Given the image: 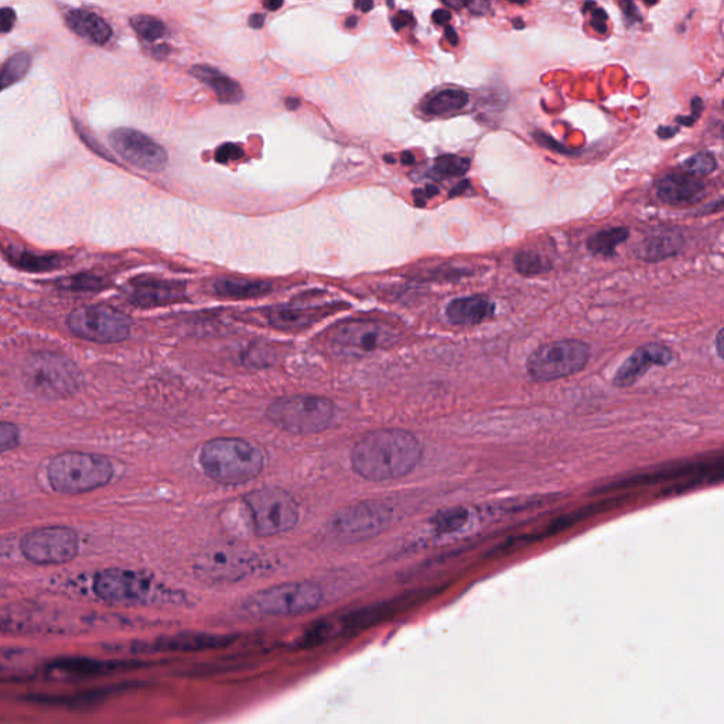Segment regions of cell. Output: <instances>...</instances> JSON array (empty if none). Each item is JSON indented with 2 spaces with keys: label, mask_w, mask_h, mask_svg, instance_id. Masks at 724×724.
Returning a JSON list of instances; mask_svg holds the SVG:
<instances>
[{
  "label": "cell",
  "mask_w": 724,
  "mask_h": 724,
  "mask_svg": "<svg viewBox=\"0 0 724 724\" xmlns=\"http://www.w3.org/2000/svg\"><path fill=\"white\" fill-rule=\"evenodd\" d=\"M423 458L421 440L403 429H378L361 437L351 450L352 470L366 482L407 477Z\"/></svg>",
  "instance_id": "cell-1"
},
{
  "label": "cell",
  "mask_w": 724,
  "mask_h": 724,
  "mask_svg": "<svg viewBox=\"0 0 724 724\" xmlns=\"http://www.w3.org/2000/svg\"><path fill=\"white\" fill-rule=\"evenodd\" d=\"M199 462L207 477L223 486H242L261 476L265 454L239 437H217L201 448Z\"/></svg>",
  "instance_id": "cell-2"
},
{
  "label": "cell",
  "mask_w": 724,
  "mask_h": 724,
  "mask_svg": "<svg viewBox=\"0 0 724 724\" xmlns=\"http://www.w3.org/2000/svg\"><path fill=\"white\" fill-rule=\"evenodd\" d=\"M22 374L26 388L47 401L72 397L83 385L82 370L72 359L58 352L30 355L23 364Z\"/></svg>",
  "instance_id": "cell-3"
},
{
  "label": "cell",
  "mask_w": 724,
  "mask_h": 724,
  "mask_svg": "<svg viewBox=\"0 0 724 724\" xmlns=\"http://www.w3.org/2000/svg\"><path fill=\"white\" fill-rule=\"evenodd\" d=\"M114 476V467L105 455L67 451L47 465L51 488L60 494L77 496L107 486Z\"/></svg>",
  "instance_id": "cell-4"
},
{
  "label": "cell",
  "mask_w": 724,
  "mask_h": 724,
  "mask_svg": "<svg viewBox=\"0 0 724 724\" xmlns=\"http://www.w3.org/2000/svg\"><path fill=\"white\" fill-rule=\"evenodd\" d=\"M336 405L317 395H291L276 399L266 409V417L286 434L309 436L322 434L336 421Z\"/></svg>",
  "instance_id": "cell-5"
},
{
  "label": "cell",
  "mask_w": 724,
  "mask_h": 724,
  "mask_svg": "<svg viewBox=\"0 0 724 724\" xmlns=\"http://www.w3.org/2000/svg\"><path fill=\"white\" fill-rule=\"evenodd\" d=\"M323 601L324 591L316 583H284L247 597L242 611L251 617H291L317 610Z\"/></svg>",
  "instance_id": "cell-6"
},
{
  "label": "cell",
  "mask_w": 724,
  "mask_h": 724,
  "mask_svg": "<svg viewBox=\"0 0 724 724\" xmlns=\"http://www.w3.org/2000/svg\"><path fill=\"white\" fill-rule=\"evenodd\" d=\"M253 530L260 536L288 533L299 522L298 501L289 491L276 486H266L249 491L244 497Z\"/></svg>",
  "instance_id": "cell-7"
},
{
  "label": "cell",
  "mask_w": 724,
  "mask_h": 724,
  "mask_svg": "<svg viewBox=\"0 0 724 724\" xmlns=\"http://www.w3.org/2000/svg\"><path fill=\"white\" fill-rule=\"evenodd\" d=\"M589 360L590 347L585 341L567 338L547 342L526 360V374L535 383H552L581 373Z\"/></svg>",
  "instance_id": "cell-8"
},
{
  "label": "cell",
  "mask_w": 724,
  "mask_h": 724,
  "mask_svg": "<svg viewBox=\"0 0 724 724\" xmlns=\"http://www.w3.org/2000/svg\"><path fill=\"white\" fill-rule=\"evenodd\" d=\"M394 512L380 501H361L337 511L328 521L334 538L345 544H357L375 538L389 528Z\"/></svg>",
  "instance_id": "cell-9"
},
{
  "label": "cell",
  "mask_w": 724,
  "mask_h": 724,
  "mask_svg": "<svg viewBox=\"0 0 724 724\" xmlns=\"http://www.w3.org/2000/svg\"><path fill=\"white\" fill-rule=\"evenodd\" d=\"M70 332L98 345H115L129 337L132 322L121 310L107 304L83 305L67 319Z\"/></svg>",
  "instance_id": "cell-10"
},
{
  "label": "cell",
  "mask_w": 724,
  "mask_h": 724,
  "mask_svg": "<svg viewBox=\"0 0 724 724\" xmlns=\"http://www.w3.org/2000/svg\"><path fill=\"white\" fill-rule=\"evenodd\" d=\"M92 590L98 599L117 606H140L166 600L148 576L125 569H108L98 573L93 577Z\"/></svg>",
  "instance_id": "cell-11"
},
{
  "label": "cell",
  "mask_w": 724,
  "mask_h": 724,
  "mask_svg": "<svg viewBox=\"0 0 724 724\" xmlns=\"http://www.w3.org/2000/svg\"><path fill=\"white\" fill-rule=\"evenodd\" d=\"M23 557L37 565H63L77 558L79 538L67 526H45L23 536Z\"/></svg>",
  "instance_id": "cell-12"
},
{
  "label": "cell",
  "mask_w": 724,
  "mask_h": 724,
  "mask_svg": "<svg viewBox=\"0 0 724 724\" xmlns=\"http://www.w3.org/2000/svg\"><path fill=\"white\" fill-rule=\"evenodd\" d=\"M260 562L244 551L233 548L211 549L197 561V575L211 582H238L253 575Z\"/></svg>",
  "instance_id": "cell-13"
},
{
  "label": "cell",
  "mask_w": 724,
  "mask_h": 724,
  "mask_svg": "<svg viewBox=\"0 0 724 724\" xmlns=\"http://www.w3.org/2000/svg\"><path fill=\"white\" fill-rule=\"evenodd\" d=\"M110 142L126 162L146 172H163L167 167L166 150L142 132L122 128L112 132Z\"/></svg>",
  "instance_id": "cell-14"
},
{
  "label": "cell",
  "mask_w": 724,
  "mask_h": 724,
  "mask_svg": "<svg viewBox=\"0 0 724 724\" xmlns=\"http://www.w3.org/2000/svg\"><path fill=\"white\" fill-rule=\"evenodd\" d=\"M388 611L389 609L385 606H371V608L348 611L336 617L324 619L304 633L303 644L313 647L345 637L347 634L359 633L379 622Z\"/></svg>",
  "instance_id": "cell-15"
},
{
  "label": "cell",
  "mask_w": 724,
  "mask_h": 724,
  "mask_svg": "<svg viewBox=\"0 0 724 724\" xmlns=\"http://www.w3.org/2000/svg\"><path fill=\"white\" fill-rule=\"evenodd\" d=\"M391 328L371 320H351L333 328L332 340L336 345L357 351H377L394 341Z\"/></svg>",
  "instance_id": "cell-16"
},
{
  "label": "cell",
  "mask_w": 724,
  "mask_h": 724,
  "mask_svg": "<svg viewBox=\"0 0 724 724\" xmlns=\"http://www.w3.org/2000/svg\"><path fill=\"white\" fill-rule=\"evenodd\" d=\"M674 360L671 348L657 342L638 347L632 355L625 360L614 375L613 384L617 388H628L638 383L651 366H666Z\"/></svg>",
  "instance_id": "cell-17"
},
{
  "label": "cell",
  "mask_w": 724,
  "mask_h": 724,
  "mask_svg": "<svg viewBox=\"0 0 724 724\" xmlns=\"http://www.w3.org/2000/svg\"><path fill=\"white\" fill-rule=\"evenodd\" d=\"M124 662L89 660V658H65L45 666V678L55 681H82L126 670Z\"/></svg>",
  "instance_id": "cell-18"
},
{
  "label": "cell",
  "mask_w": 724,
  "mask_h": 724,
  "mask_svg": "<svg viewBox=\"0 0 724 724\" xmlns=\"http://www.w3.org/2000/svg\"><path fill=\"white\" fill-rule=\"evenodd\" d=\"M657 196L672 205L696 203L704 197V185L700 178L688 173H671L658 182Z\"/></svg>",
  "instance_id": "cell-19"
},
{
  "label": "cell",
  "mask_w": 724,
  "mask_h": 724,
  "mask_svg": "<svg viewBox=\"0 0 724 724\" xmlns=\"http://www.w3.org/2000/svg\"><path fill=\"white\" fill-rule=\"evenodd\" d=\"M129 299L139 308H157V305L182 302L186 299L185 285L174 282H140L132 289Z\"/></svg>",
  "instance_id": "cell-20"
},
{
  "label": "cell",
  "mask_w": 724,
  "mask_h": 724,
  "mask_svg": "<svg viewBox=\"0 0 724 724\" xmlns=\"http://www.w3.org/2000/svg\"><path fill=\"white\" fill-rule=\"evenodd\" d=\"M496 305L486 296H465L451 300L446 308V317L454 326H476L492 317Z\"/></svg>",
  "instance_id": "cell-21"
},
{
  "label": "cell",
  "mask_w": 724,
  "mask_h": 724,
  "mask_svg": "<svg viewBox=\"0 0 724 724\" xmlns=\"http://www.w3.org/2000/svg\"><path fill=\"white\" fill-rule=\"evenodd\" d=\"M685 246V238L678 229H665V232L648 235L636 247V257L646 262H661L678 255Z\"/></svg>",
  "instance_id": "cell-22"
},
{
  "label": "cell",
  "mask_w": 724,
  "mask_h": 724,
  "mask_svg": "<svg viewBox=\"0 0 724 724\" xmlns=\"http://www.w3.org/2000/svg\"><path fill=\"white\" fill-rule=\"evenodd\" d=\"M232 641L233 638L214 634H185V636L160 639L149 647L150 650L162 652H196L225 647Z\"/></svg>",
  "instance_id": "cell-23"
},
{
  "label": "cell",
  "mask_w": 724,
  "mask_h": 724,
  "mask_svg": "<svg viewBox=\"0 0 724 724\" xmlns=\"http://www.w3.org/2000/svg\"><path fill=\"white\" fill-rule=\"evenodd\" d=\"M70 29L93 45L108 43L112 37L111 26L97 13L74 9L65 15Z\"/></svg>",
  "instance_id": "cell-24"
},
{
  "label": "cell",
  "mask_w": 724,
  "mask_h": 724,
  "mask_svg": "<svg viewBox=\"0 0 724 724\" xmlns=\"http://www.w3.org/2000/svg\"><path fill=\"white\" fill-rule=\"evenodd\" d=\"M190 73L207 87L213 89L220 102L239 103L244 100L241 86L228 75L221 73L220 70L210 67V65H195Z\"/></svg>",
  "instance_id": "cell-25"
},
{
  "label": "cell",
  "mask_w": 724,
  "mask_h": 724,
  "mask_svg": "<svg viewBox=\"0 0 724 724\" xmlns=\"http://www.w3.org/2000/svg\"><path fill=\"white\" fill-rule=\"evenodd\" d=\"M698 465L688 463V464H678L674 467H667L662 470H657L653 473L638 474V476H633L622 479V482H615L613 486H604L597 488L596 492H606L611 490H622V488H632L637 486H647V484L660 483V479H670L686 476V474H692L698 472Z\"/></svg>",
  "instance_id": "cell-26"
},
{
  "label": "cell",
  "mask_w": 724,
  "mask_h": 724,
  "mask_svg": "<svg viewBox=\"0 0 724 724\" xmlns=\"http://www.w3.org/2000/svg\"><path fill=\"white\" fill-rule=\"evenodd\" d=\"M215 294L229 299H253L270 294L271 284L260 280L235 279V277H223L214 285Z\"/></svg>",
  "instance_id": "cell-27"
},
{
  "label": "cell",
  "mask_w": 724,
  "mask_h": 724,
  "mask_svg": "<svg viewBox=\"0 0 724 724\" xmlns=\"http://www.w3.org/2000/svg\"><path fill=\"white\" fill-rule=\"evenodd\" d=\"M470 96L467 91L459 88H448L434 93L423 103V112L432 116L454 114L467 105Z\"/></svg>",
  "instance_id": "cell-28"
},
{
  "label": "cell",
  "mask_w": 724,
  "mask_h": 724,
  "mask_svg": "<svg viewBox=\"0 0 724 724\" xmlns=\"http://www.w3.org/2000/svg\"><path fill=\"white\" fill-rule=\"evenodd\" d=\"M629 232L624 227L601 229V232L591 235L587 239V249L595 255L611 257L615 253V248L627 241Z\"/></svg>",
  "instance_id": "cell-29"
},
{
  "label": "cell",
  "mask_w": 724,
  "mask_h": 724,
  "mask_svg": "<svg viewBox=\"0 0 724 724\" xmlns=\"http://www.w3.org/2000/svg\"><path fill=\"white\" fill-rule=\"evenodd\" d=\"M316 312L300 309H276L270 314V322L276 328L294 330L312 324L316 320Z\"/></svg>",
  "instance_id": "cell-30"
},
{
  "label": "cell",
  "mask_w": 724,
  "mask_h": 724,
  "mask_svg": "<svg viewBox=\"0 0 724 724\" xmlns=\"http://www.w3.org/2000/svg\"><path fill=\"white\" fill-rule=\"evenodd\" d=\"M30 65L32 58L27 53H18L9 59L0 68V91L25 78Z\"/></svg>",
  "instance_id": "cell-31"
},
{
  "label": "cell",
  "mask_w": 724,
  "mask_h": 724,
  "mask_svg": "<svg viewBox=\"0 0 724 724\" xmlns=\"http://www.w3.org/2000/svg\"><path fill=\"white\" fill-rule=\"evenodd\" d=\"M8 255L15 265L30 272L51 271L61 265L58 257H37L35 253L16 251L15 248H9Z\"/></svg>",
  "instance_id": "cell-32"
},
{
  "label": "cell",
  "mask_w": 724,
  "mask_h": 724,
  "mask_svg": "<svg viewBox=\"0 0 724 724\" xmlns=\"http://www.w3.org/2000/svg\"><path fill=\"white\" fill-rule=\"evenodd\" d=\"M469 511L463 507L450 508L441 511L432 520L437 534L448 535L458 533L469 522Z\"/></svg>",
  "instance_id": "cell-33"
},
{
  "label": "cell",
  "mask_w": 724,
  "mask_h": 724,
  "mask_svg": "<svg viewBox=\"0 0 724 724\" xmlns=\"http://www.w3.org/2000/svg\"><path fill=\"white\" fill-rule=\"evenodd\" d=\"M515 270L521 275L536 276L552 270V263L534 251H520L514 258Z\"/></svg>",
  "instance_id": "cell-34"
},
{
  "label": "cell",
  "mask_w": 724,
  "mask_h": 724,
  "mask_svg": "<svg viewBox=\"0 0 724 724\" xmlns=\"http://www.w3.org/2000/svg\"><path fill=\"white\" fill-rule=\"evenodd\" d=\"M130 26L134 27V30L138 33L143 40L158 41L163 39L166 36V26L163 25L162 21L159 18L148 15H138L130 18Z\"/></svg>",
  "instance_id": "cell-35"
},
{
  "label": "cell",
  "mask_w": 724,
  "mask_h": 724,
  "mask_svg": "<svg viewBox=\"0 0 724 724\" xmlns=\"http://www.w3.org/2000/svg\"><path fill=\"white\" fill-rule=\"evenodd\" d=\"M469 168L470 160L454 157V154H445V157L437 158L434 164V173L441 178L464 176Z\"/></svg>",
  "instance_id": "cell-36"
},
{
  "label": "cell",
  "mask_w": 724,
  "mask_h": 724,
  "mask_svg": "<svg viewBox=\"0 0 724 724\" xmlns=\"http://www.w3.org/2000/svg\"><path fill=\"white\" fill-rule=\"evenodd\" d=\"M716 158L710 152L696 153L684 163V172L698 178L709 176L716 171Z\"/></svg>",
  "instance_id": "cell-37"
},
{
  "label": "cell",
  "mask_w": 724,
  "mask_h": 724,
  "mask_svg": "<svg viewBox=\"0 0 724 724\" xmlns=\"http://www.w3.org/2000/svg\"><path fill=\"white\" fill-rule=\"evenodd\" d=\"M21 429L15 423L0 422V453L17 448Z\"/></svg>",
  "instance_id": "cell-38"
},
{
  "label": "cell",
  "mask_w": 724,
  "mask_h": 724,
  "mask_svg": "<svg viewBox=\"0 0 724 724\" xmlns=\"http://www.w3.org/2000/svg\"><path fill=\"white\" fill-rule=\"evenodd\" d=\"M64 288L74 290H96L103 286L102 279L93 275H78L63 280Z\"/></svg>",
  "instance_id": "cell-39"
},
{
  "label": "cell",
  "mask_w": 724,
  "mask_h": 724,
  "mask_svg": "<svg viewBox=\"0 0 724 724\" xmlns=\"http://www.w3.org/2000/svg\"><path fill=\"white\" fill-rule=\"evenodd\" d=\"M26 658V651L15 650V648L0 647V670H8L13 665H17Z\"/></svg>",
  "instance_id": "cell-40"
},
{
  "label": "cell",
  "mask_w": 724,
  "mask_h": 724,
  "mask_svg": "<svg viewBox=\"0 0 724 724\" xmlns=\"http://www.w3.org/2000/svg\"><path fill=\"white\" fill-rule=\"evenodd\" d=\"M244 157V150L237 145L225 143L220 146L217 153H215V160L219 163H228L232 160H238Z\"/></svg>",
  "instance_id": "cell-41"
},
{
  "label": "cell",
  "mask_w": 724,
  "mask_h": 724,
  "mask_svg": "<svg viewBox=\"0 0 724 724\" xmlns=\"http://www.w3.org/2000/svg\"><path fill=\"white\" fill-rule=\"evenodd\" d=\"M16 23V12L11 8L0 9V35L12 32Z\"/></svg>",
  "instance_id": "cell-42"
},
{
  "label": "cell",
  "mask_w": 724,
  "mask_h": 724,
  "mask_svg": "<svg viewBox=\"0 0 724 724\" xmlns=\"http://www.w3.org/2000/svg\"><path fill=\"white\" fill-rule=\"evenodd\" d=\"M690 107H692V115H689L688 117H678L676 121H678L679 124L685 126H692L695 122L699 120V116L703 111V101L696 97L694 98L692 103H690Z\"/></svg>",
  "instance_id": "cell-43"
},
{
  "label": "cell",
  "mask_w": 724,
  "mask_h": 724,
  "mask_svg": "<svg viewBox=\"0 0 724 724\" xmlns=\"http://www.w3.org/2000/svg\"><path fill=\"white\" fill-rule=\"evenodd\" d=\"M591 26L595 27L597 32L600 33V35H604L606 32H608V25H606V22H608V13L603 11V9H596V11L591 12Z\"/></svg>",
  "instance_id": "cell-44"
},
{
  "label": "cell",
  "mask_w": 724,
  "mask_h": 724,
  "mask_svg": "<svg viewBox=\"0 0 724 724\" xmlns=\"http://www.w3.org/2000/svg\"><path fill=\"white\" fill-rule=\"evenodd\" d=\"M439 192L436 186H427L425 190L415 191V200L417 205H425L426 201L432 199Z\"/></svg>",
  "instance_id": "cell-45"
},
{
  "label": "cell",
  "mask_w": 724,
  "mask_h": 724,
  "mask_svg": "<svg viewBox=\"0 0 724 724\" xmlns=\"http://www.w3.org/2000/svg\"><path fill=\"white\" fill-rule=\"evenodd\" d=\"M412 22H413V16L411 15V13L401 12L394 17L392 25L395 27V30H401L403 29V27L411 25Z\"/></svg>",
  "instance_id": "cell-46"
},
{
  "label": "cell",
  "mask_w": 724,
  "mask_h": 724,
  "mask_svg": "<svg viewBox=\"0 0 724 724\" xmlns=\"http://www.w3.org/2000/svg\"><path fill=\"white\" fill-rule=\"evenodd\" d=\"M622 8L625 17H627L629 22L641 21V16L638 15L636 4L632 2H624L622 3Z\"/></svg>",
  "instance_id": "cell-47"
},
{
  "label": "cell",
  "mask_w": 724,
  "mask_h": 724,
  "mask_svg": "<svg viewBox=\"0 0 724 724\" xmlns=\"http://www.w3.org/2000/svg\"><path fill=\"white\" fill-rule=\"evenodd\" d=\"M432 17H434L436 25L441 26L450 22L451 13L449 11H441V9H439V11H436Z\"/></svg>",
  "instance_id": "cell-48"
},
{
  "label": "cell",
  "mask_w": 724,
  "mask_h": 724,
  "mask_svg": "<svg viewBox=\"0 0 724 724\" xmlns=\"http://www.w3.org/2000/svg\"><path fill=\"white\" fill-rule=\"evenodd\" d=\"M263 23H265V16L260 15V13H255V15H252L251 18H249V26H251L252 29H261Z\"/></svg>",
  "instance_id": "cell-49"
},
{
  "label": "cell",
  "mask_w": 724,
  "mask_h": 724,
  "mask_svg": "<svg viewBox=\"0 0 724 724\" xmlns=\"http://www.w3.org/2000/svg\"><path fill=\"white\" fill-rule=\"evenodd\" d=\"M446 37H448L450 45L458 46L459 43V36L458 33L453 29V27H446Z\"/></svg>",
  "instance_id": "cell-50"
},
{
  "label": "cell",
  "mask_w": 724,
  "mask_h": 724,
  "mask_svg": "<svg viewBox=\"0 0 724 724\" xmlns=\"http://www.w3.org/2000/svg\"><path fill=\"white\" fill-rule=\"evenodd\" d=\"M676 132H678V128H660L658 129V135H660L662 139L674 138Z\"/></svg>",
  "instance_id": "cell-51"
},
{
  "label": "cell",
  "mask_w": 724,
  "mask_h": 724,
  "mask_svg": "<svg viewBox=\"0 0 724 724\" xmlns=\"http://www.w3.org/2000/svg\"><path fill=\"white\" fill-rule=\"evenodd\" d=\"M722 347H723V330H719L716 336V350L719 359H723Z\"/></svg>",
  "instance_id": "cell-52"
},
{
  "label": "cell",
  "mask_w": 724,
  "mask_h": 724,
  "mask_svg": "<svg viewBox=\"0 0 724 724\" xmlns=\"http://www.w3.org/2000/svg\"><path fill=\"white\" fill-rule=\"evenodd\" d=\"M355 8H359V9H361L362 12L366 13V12H370L371 9L374 8V3L369 2V0H366V2H357Z\"/></svg>",
  "instance_id": "cell-53"
},
{
  "label": "cell",
  "mask_w": 724,
  "mask_h": 724,
  "mask_svg": "<svg viewBox=\"0 0 724 724\" xmlns=\"http://www.w3.org/2000/svg\"><path fill=\"white\" fill-rule=\"evenodd\" d=\"M467 186H469V183H460V185L458 187H455V189L451 190L450 197H455V196L462 195V192H464V190H465V187H467Z\"/></svg>",
  "instance_id": "cell-54"
},
{
  "label": "cell",
  "mask_w": 724,
  "mask_h": 724,
  "mask_svg": "<svg viewBox=\"0 0 724 724\" xmlns=\"http://www.w3.org/2000/svg\"><path fill=\"white\" fill-rule=\"evenodd\" d=\"M286 107H288L291 111L298 110L300 107V101L298 98H289V100L286 101Z\"/></svg>",
  "instance_id": "cell-55"
},
{
  "label": "cell",
  "mask_w": 724,
  "mask_h": 724,
  "mask_svg": "<svg viewBox=\"0 0 724 724\" xmlns=\"http://www.w3.org/2000/svg\"><path fill=\"white\" fill-rule=\"evenodd\" d=\"M263 7H265L266 9H270V11H277V9H280L282 7H284V2H277V0H275V2H265V3H263Z\"/></svg>",
  "instance_id": "cell-56"
},
{
  "label": "cell",
  "mask_w": 724,
  "mask_h": 724,
  "mask_svg": "<svg viewBox=\"0 0 724 724\" xmlns=\"http://www.w3.org/2000/svg\"><path fill=\"white\" fill-rule=\"evenodd\" d=\"M401 160H402L403 164H413V163H415V157H413V154L409 153V152L402 153Z\"/></svg>",
  "instance_id": "cell-57"
},
{
  "label": "cell",
  "mask_w": 724,
  "mask_h": 724,
  "mask_svg": "<svg viewBox=\"0 0 724 724\" xmlns=\"http://www.w3.org/2000/svg\"><path fill=\"white\" fill-rule=\"evenodd\" d=\"M357 23H359V18H357L355 16H350L347 18L345 25L346 27H348V29H352V27L357 26Z\"/></svg>",
  "instance_id": "cell-58"
}]
</instances>
